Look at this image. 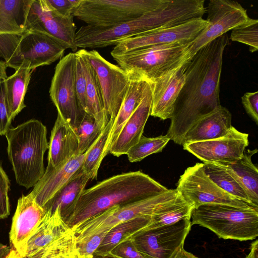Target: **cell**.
<instances>
[{
    "label": "cell",
    "instance_id": "1",
    "mask_svg": "<svg viewBox=\"0 0 258 258\" xmlns=\"http://www.w3.org/2000/svg\"><path fill=\"white\" fill-rule=\"evenodd\" d=\"M226 33L207 43L186 63L185 81L175 101L166 135L182 145L184 137L198 121L220 108V82Z\"/></svg>",
    "mask_w": 258,
    "mask_h": 258
},
{
    "label": "cell",
    "instance_id": "2",
    "mask_svg": "<svg viewBox=\"0 0 258 258\" xmlns=\"http://www.w3.org/2000/svg\"><path fill=\"white\" fill-rule=\"evenodd\" d=\"M203 6L199 0H163L155 10L133 21L109 27L89 25L76 32L77 48H102L115 45L118 42L145 32L178 25L202 18Z\"/></svg>",
    "mask_w": 258,
    "mask_h": 258
},
{
    "label": "cell",
    "instance_id": "3",
    "mask_svg": "<svg viewBox=\"0 0 258 258\" xmlns=\"http://www.w3.org/2000/svg\"><path fill=\"white\" fill-rule=\"evenodd\" d=\"M168 189L141 171L114 175L85 189L65 222L72 227L114 206L145 200Z\"/></svg>",
    "mask_w": 258,
    "mask_h": 258
},
{
    "label": "cell",
    "instance_id": "4",
    "mask_svg": "<svg viewBox=\"0 0 258 258\" xmlns=\"http://www.w3.org/2000/svg\"><path fill=\"white\" fill-rule=\"evenodd\" d=\"M46 135L45 125L36 119L10 127L5 134L16 180L27 189L34 187L44 173V155L48 149Z\"/></svg>",
    "mask_w": 258,
    "mask_h": 258
},
{
    "label": "cell",
    "instance_id": "5",
    "mask_svg": "<svg viewBox=\"0 0 258 258\" xmlns=\"http://www.w3.org/2000/svg\"><path fill=\"white\" fill-rule=\"evenodd\" d=\"M67 47L50 34L25 29L19 33L0 34V56L6 66L33 70L61 59Z\"/></svg>",
    "mask_w": 258,
    "mask_h": 258
},
{
    "label": "cell",
    "instance_id": "6",
    "mask_svg": "<svg viewBox=\"0 0 258 258\" xmlns=\"http://www.w3.org/2000/svg\"><path fill=\"white\" fill-rule=\"evenodd\" d=\"M191 225L198 224L225 239L245 241L258 236V211L224 204H207L192 209Z\"/></svg>",
    "mask_w": 258,
    "mask_h": 258
},
{
    "label": "cell",
    "instance_id": "7",
    "mask_svg": "<svg viewBox=\"0 0 258 258\" xmlns=\"http://www.w3.org/2000/svg\"><path fill=\"white\" fill-rule=\"evenodd\" d=\"M190 42L150 46L112 57L127 73L139 76L149 83L188 60L186 54Z\"/></svg>",
    "mask_w": 258,
    "mask_h": 258
},
{
    "label": "cell",
    "instance_id": "8",
    "mask_svg": "<svg viewBox=\"0 0 258 258\" xmlns=\"http://www.w3.org/2000/svg\"><path fill=\"white\" fill-rule=\"evenodd\" d=\"M180 197L176 189L123 206H114L72 227L77 240L87 236L109 231L117 225L141 216H150Z\"/></svg>",
    "mask_w": 258,
    "mask_h": 258
},
{
    "label": "cell",
    "instance_id": "9",
    "mask_svg": "<svg viewBox=\"0 0 258 258\" xmlns=\"http://www.w3.org/2000/svg\"><path fill=\"white\" fill-rule=\"evenodd\" d=\"M163 0H81L74 17L87 25L109 27L133 21L157 9Z\"/></svg>",
    "mask_w": 258,
    "mask_h": 258
},
{
    "label": "cell",
    "instance_id": "10",
    "mask_svg": "<svg viewBox=\"0 0 258 258\" xmlns=\"http://www.w3.org/2000/svg\"><path fill=\"white\" fill-rule=\"evenodd\" d=\"M178 193L194 208L207 204H224L244 209H258L228 194L213 182L205 173L203 163L187 168L180 176L176 188Z\"/></svg>",
    "mask_w": 258,
    "mask_h": 258
},
{
    "label": "cell",
    "instance_id": "11",
    "mask_svg": "<svg viewBox=\"0 0 258 258\" xmlns=\"http://www.w3.org/2000/svg\"><path fill=\"white\" fill-rule=\"evenodd\" d=\"M76 53L70 52L56 64L49 89L57 114L74 129L84 113L80 107L75 87Z\"/></svg>",
    "mask_w": 258,
    "mask_h": 258
},
{
    "label": "cell",
    "instance_id": "12",
    "mask_svg": "<svg viewBox=\"0 0 258 258\" xmlns=\"http://www.w3.org/2000/svg\"><path fill=\"white\" fill-rule=\"evenodd\" d=\"M206 9L208 26L189 43L186 56L190 59L201 47L230 30L246 22L247 11L231 0H210Z\"/></svg>",
    "mask_w": 258,
    "mask_h": 258
},
{
    "label": "cell",
    "instance_id": "13",
    "mask_svg": "<svg viewBox=\"0 0 258 258\" xmlns=\"http://www.w3.org/2000/svg\"><path fill=\"white\" fill-rule=\"evenodd\" d=\"M190 218L138 233L131 239L144 258H174L191 228Z\"/></svg>",
    "mask_w": 258,
    "mask_h": 258
},
{
    "label": "cell",
    "instance_id": "14",
    "mask_svg": "<svg viewBox=\"0 0 258 258\" xmlns=\"http://www.w3.org/2000/svg\"><path fill=\"white\" fill-rule=\"evenodd\" d=\"M74 17L61 15L47 0H28L25 29L46 32L75 52L78 48L75 45L77 27Z\"/></svg>",
    "mask_w": 258,
    "mask_h": 258
},
{
    "label": "cell",
    "instance_id": "15",
    "mask_svg": "<svg viewBox=\"0 0 258 258\" xmlns=\"http://www.w3.org/2000/svg\"><path fill=\"white\" fill-rule=\"evenodd\" d=\"M81 50L96 73L107 114L109 118L115 119L124 97L130 75L118 66L107 60L96 50Z\"/></svg>",
    "mask_w": 258,
    "mask_h": 258
},
{
    "label": "cell",
    "instance_id": "16",
    "mask_svg": "<svg viewBox=\"0 0 258 258\" xmlns=\"http://www.w3.org/2000/svg\"><path fill=\"white\" fill-rule=\"evenodd\" d=\"M208 25L206 20L200 18L180 25L147 31L118 42L110 54L113 56L150 46L178 41L191 42Z\"/></svg>",
    "mask_w": 258,
    "mask_h": 258
},
{
    "label": "cell",
    "instance_id": "17",
    "mask_svg": "<svg viewBox=\"0 0 258 258\" xmlns=\"http://www.w3.org/2000/svg\"><path fill=\"white\" fill-rule=\"evenodd\" d=\"M248 144V134L232 126L223 137L182 146L204 163H233L242 157Z\"/></svg>",
    "mask_w": 258,
    "mask_h": 258
},
{
    "label": "cell",
    "instance_id": "18",
    "mask_svg": "<svg viewBox=\"0 0 258 258\" xmlns=\"http://www.w3.org/2000/svg\"><path fill=\"white\" fill-rule=\"evenodd\" d=\"M46 212L32 195H23L18 200L9 233L11 249L24 258L28 241L40 224Z\"/></svg>",
    "mask_w": 258,
    "mask_h": 258
},
{
    "label": "cell",
    "instance_id": "19",
    "mask_svg": "<svg viewBox=\"0 0 258 258\" xmlns=\"http://www.w3.org/2000/svg\"><path fill=\"white\" fill-rule=\"evenodd\" d=\"M187 60L148 82L152 94L150 115L162 120L170 119L175 101L184 83V70Z\"/></svg>",
    "mask_w": 258,
    "mask_h": 258
},
{
    "label": "cell",
    "instance_id": "20",
    "mask_svg": "<svg viewBox=\"0 0 258 258\" xmlns=\"http://www.w3.org/2000/svg\"><path fill=\"white\" fill-rule=\"evenodd\" d=\"M152 94L151 87L141 102L123 125L118 137L111 144L108 153L119 157L126 154L143 136L146 122L150 116Z\"/></svg>",
    "mask_w": 258,
    "mask_h": 258
},
{
    "label": "cell",
    "instance_id": "21",
    "mask_svg": "<svg viewBox=\"0 0 258 258\" xmlns=\"http://www.w3.org/2000/svg\"><path fill=\"white\" fill-rule=\"evenodd\" d=\"M78 141L71 126L58 114L48 144L47 168L57 169L79 155Z\"/></svg>",
    "mask_w": 258,
    "mask_h": 258
},
{
    "label": "cell",
    "instance_id": "22",
    "mask_svg": "<svg viewBox=\"0 0 258 258\" xmlns=\"http://www.w3.org/2000/svg\"><path fill=\"white\" fill-rule=\"evenodd\" d=\"M85 153L79 154L57 169L47 168L30 192L42 208L82 167Z\"/></svg>",
    "mask_w": 258,
    "mask_h": 258
},
{
    "label": "cell",
    "instance_id": "23",
    "mask_svg": "<svg viewBox=\"0 0 258 258\" xmlns=\"http://www.w3.org/2000/svg\"><path fill=\"white\" fill-rule=\"evenodd\" d=\"M230 112L222 106L194 124L185 135L182 145L225 136L232 126Z\"/></svg>",
    "mask_w": 258,
    "mask_h": 258
},
{
    "label": "cell",
    "instance_id": "24",
    "mask_svg": "<svg viewBox=\"0 0 258 258\" xmlns=\"http://www.w3.org/2000/svg\"><path fill=\"white\" fill-rule=\"evenodd\" d=\"M45 212L27 242L24 258H31L71 229L62 217L58 207L52 212L49 210Z\"/></svg>",
    "mask_w": 258,
    "mask_h": 258
},
{
    "label": "cell",
    "instance_id": "25",
    "mask_svg": "<svg viewBox=\"0 0 258 258\" xmlns=\"http://www.w3.org/2000/svg\"><path fill=\"white\" fill-rule=\"evenodd\" d=\"M128 74V85L110 132L107 145L108 152L125 122L141 102L149 87V84L141 77Z\"/></svg>",
    "mask_w": 258,
    "mask_h": 258
},
{
    "label": "cell",
    "instance_id": "26",
    "mask_svg": "<svg viewBox=\"0 0 258 258\" xmlns=\"http://www.w3.org/2000/svg\"><path fill=\"white\" fill-rule=\"evenodd\" d=\"M257 149L245 150L242 157L233 163H212L220 166L234 176L245 191L250 203L258 208V169L252 162Z\"/></svg>",
    "mask_w": 258,
    "mask_h": 258
},
{
    "label": "cell",
    "instance_id": "27",
    "mask_svg": "<svg viewBox=\"0 0 258 258\" xmlns=\"http://www.w3.org/2000/svg\"><path fill=\"white\" fill-rule=\"evenodd\" d=\"M90 180L82 167L43 207L45 211L53 212L58 207L65 220L70 215L78 200Z\"/></svg>",
    "mask_w": 258,
    "mask_h": 258
},
{
    "label": "cell",
    "instance_id": "28",
    "mask_svg": "<svg viewBox=\"0 0 258 258\" xmlns=\"http://www.w3.org/2000/svg\"><path fill=\"white\" fill-rule=\"evenodd\" d=\"M32 71L20 68L4 80L6 101L11 121L26 107L24 99Z\"/></svg>",
    "mask_w": 258,
    "mask_h": 258
},
{
    "label": "cell",
    "instance_id": "29",
    "mask_svg": "<svg viewBox=\"0 0 258 258\" xmlns=\"http://www.w3.org/2000/svg\"><path fill=\"white\" fill-rule=\"evenodd\" d=\"M150 216H141L122 223L112 228L94 253V256L106 257L119 243L133 238L150 220Z\"/></svg>",
    "mask_w": 258,
    "mask_h": 258
},
{
    "label": "cell",
    "instance_id": "30",
    "mask_svg": "<svg viewBox=\"0 0 258 258\" xmlns=\"http://www.w3.org/2000/svg\"><path fill=\"white\" fill-rule=\"evenodd\" d=\"M84 66L86 78V113L97 121L106 124L109 117L104 108L100 84L94 68L84 55Z\"/></svg>",
    "mask_w": 258,
    "mask_h": 258
},
{
    "label": "cell",
    "instance_id": "31",
    "mask_svg": "<svg viewBox=\"0 0 258 258\" xmlns=\"http://www.w3.org/2000/svg\"><path fill=\"white\" fill-rule=\"evenodd\" d=\"M28 0H0V34L19 33L25 30Z\"/></svg>",
    "mask_w": 258,
    "mask_h": 258
},
{
    "label": "cell",
    "instance_id": "32",
    "mask_svg": "<svg viewBox=\"0 0 258 258\" xmlns=\"http://www.w3.org/2000/svg\"><path fill=\"white\" fill-rule=\"evenodd\" d=\"M114 119L109 118L101 134L85 153L82 169L90 180L96 178L100 164L108 154V142Z\"/></svg>",
    "mask_w": 258,
    "mask_h": 258
},
{
    "label": "cell",
    "instance_id": "33",
    "mask_svg": "<svg viewBox=\"0 0 258 258\" xmlns=\"http://www.w3.org/2000/svg\"><path fill=\"white\" fill-rule=\"evenodd\" d=\"M193 209L194 207L186 203L181 196L175 202L151 215L149 223L135 235L142 231L173 224L181 220L190 218Z\"/></svg>",
    "mask_w": 258,
    "mask_h": 258
},
{
    "label": "cell",
    "instance_id": "34",
    "mask_svg": "<svg viewBox=\"0 0 258 258\" xmlns=\"http://www.w3.org/2000/svg\"><path fill=\"white\" fill-rule=\"evenodd\" d=\"M203 168L208 177L221 189L232 196L253 206L238 180L226 169L212 163H204Z\"/></svg>",
    "mask_w": 258,
    "mask_h": 258
},
{
    "label": "cell",
    "instance_id": "35",
    "mask_svg": "<svg viewBox=\"0 0 258 258\" xmlns=\"http://www.w3.org/2000/svg\"><path fill=\"white\" fill-rule=\"evenodd\" d=\"M31 258H78L77 236L71 229Z\"/></svg>",
    "mask_w": 258,
    "mask_h": 258
},
{
    "label": "cell",
    "instance_id": "36",
    "mask_svg": "<svg viewBox=\"0 0 258 258\" xmlns=\"http://www.w3.org/2000/svg\"><path fill=\"white\" fill-rule=\"evenodd\" d=\"M106 124L97 121L84 112L80 122L74 129L78 141L79 154L86 153L98 138Z\"/></svg>",
    "mask_w": 258,
    "mask_h": 258
},
{
    "label": "cell",
    "instance_id": "37",
    "mask_svg": "<svg viewBox=\"0 0 258 258\" xmlns=\"http://www.w3.org/2000/svg\"><path fill=\"white\" fill-rule=\"evenodd\" d=\"M170 140L166 135L155 138L142 136L126 155L131 162H139L151 154L161 152Z\"/></svg>",
    "mask_w": 258,
    "mask_h": 258
},
{
    "label": "cell",
    "instance_id": "38",
    "mask_svg": "<svg viewBox=\"0 0 258 258\" xmlns=\"http://www.w3.org/2000/svg\"><path fill=\"white\" fill-rule=\"evenodd\" d=\"M230 39L246 44L249 51L258 49V20L249 18L247 21L232 30Z\"/></svg>",
    "mask_w": 258,
    "mask_h": 258
},
{
    "label": "cell",
    "instance_id": "39",
    "mask_svg": "<svg viewBox=\"0 0 258 258\" xmlns=\"http://www.w3.org/2000/svg\"><path fill=\"white\" fill-rule=\"evenodd\" d=\"M75 87L78 103L80 108L86 111V78L84 66V55L80 49L75 52Z\"/></svg>",
    "mask_w": 258,
    "mask_h": 258
},
{
    "label": "cell",
    "instance_id": "40",
    "mask_svg": "<svg viewBox=\"0 0 258 258\" xmlns=\"http://www.w3.org/2000/svg\"><path fill=\"white\" fill-rule=\"evenodd\" d=\"M108 231L91 235L77 240L78 258H87L94 253L101 244Z\"/></svg>",
    "mask_w": 258,
    "mask_h": 258
},
{
    "label": "cell",
    "instance_id": "41",
    "mask_svg": "<svg viewBox=\"0 0 258 258\" xmlns=\"http://www.w3.org/2000/svg\"><path fill=\"white\" fill-rule=\"evenodd\" d=\"M9 188V178L0 164V219L10 215Z\"/></svg>",
    "mask_w": 258,
    "mask_h": 258
},
{
    "label": "cell",
    "instance_id": "42",
    "mask_svg": "<svg viewBox=\"0 0 258 258\" xmlns=\"http://www.w3.org/2000/svg\"><path fill=\"white\" fill-rule=\"evenodd\" d=\"M110 258H144L139 252L132 239L119 243L108 254Z\"/></svg>",
    "mask_w": 258,
    "mask_h": 258
},
{
    "label": "cell",
    "instance_id": "43",
    "mask_svg": "<svg viewBox=\"0 0 258 258\" xmlns=\"http://www.w3.org/2000/svg\"><path fill=\"white\" fill-rule=\"evenodd\" d=\"M12 121L9 117L4 80H0V136L5 135Z\"/></svg>",
    "mask_w": 258,
    "mask_h": 258
},
{
    "label": "cell",
    "instance_id": "44",
    "mask_svg": "<svg viewBox=\"0 0 258 258\" xmlns=\"http://www.w3.org/2000/svg\"><path fill=\"white\" fill-rule=\"evenodd\" d=\"M241 103L247 113L258 124V91L245 93Z\"/></svg>",
    "mask_w": 258,
    "mask_h": 258
},
{
    "label": "cell",
    "instance_id": "45",
    "mask_svg": "<svg viewBox=\"0 0 258 258\" xmlns=\"http://www.w3.org/2000/svg\"><path fill=\"white\" fill-rule=\"evenodd\" d=\"M58 13L66 16H74L81 0H47Z\"/></svg>",
    "mask_w": 258,
    "mask_h": 258
},
{
    "label": "cell",
    "instance_id": "46",
    "mask_svg": "<svg viewBox=\"0 0 258 258\" xmlns=\"http://www.w3.org/2000/svg\"><path fill=\"white\" fill-rule=\"evenodd\" d=\"M245 258H258V240H256L251 244L250 251Z\"/></svg>",
    "mask_w": 258,
    "mask_h": 258
},
{
    "label": "cell",
    "instance_id": "47",
    "mask_svg": "<svg viewBox=\"0 0 258 258\" xmlns=\"http://www.w3.org/2000/svg\"><path fill=\"white\" fill-rule=\"evenodd\" d=\"M174 258H199L190 252L186 251L182 247L180 250L178 252Z\"/></svg>",
    "mask_w": 258,
    "mask_h": 258
},
{
    "label": "cell",
    "instance_id": "48",
    "mask_svg": "<svg viewBox=\"0 0 258 258\" xmlns=\"http://www.w3.org/2000/svg\"><path fill=\"white\" fill-rule=\"evenodd\" d=\"M11 247L0 243V258H5L10 252Z\"/></svg>",
    "mask_w": 258,
    "mask_h": 258
},
{
    "label": "cell",
    "instance_id": "49",
    "mask_svg": "<svg viewBox=\"0 0 258 258\" xmlns=\"http://www.w3.org/2000/svg\"><path fill=\"white\" fill-rule=\"evenodd\" d=\"M6 66L5 61L0 60V80H5L7 78L6 74Z\"/></svg>",
    "mask_w": 258,
    "mask_h": 258
},
{
    "label": "cell",
    "instance_id": "50",
    "mask_svg": "<svg viewBox=\"0 0 258 258\" xmlns=\"http://www.w3.org/2000/svg\"><path fill=\"white\" fill-rule=\"evenodd\" d=\"M5 258H24L21 254L16 250L11 249L9 254Z\"/></svg>",
    "mask_w": 258,
    "mask_h": 258
},
{
    "label": "cell",
    "instance_id": "51",
    "mask_svg": "<svg viewBox=\"0 0 258 258\" xmlns=\"http://www.w3.org/2000/svg\"><path fill=\"white\" fill-rule=\"evenodd\" d=\"M93 258H110V257H97L93 256Z\"/></svg>",
    "mask_w": 258,
    "mask_h": 258
},
{
    "label": "cell",
    "instance_id": "52",
    "mask_svg": "<svg viewBox=\"0 0 258 258\" xmlns=\"http://www.w3.org/2000/svg\"><path fill=\"white\" fill-rule=\"evenodd\" d=\"M87 258H93V256H90V257H87Z\"/></svg>",
    "mask_w": 258,
    "mask_h": 258
}]
</instances>
